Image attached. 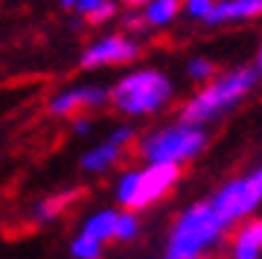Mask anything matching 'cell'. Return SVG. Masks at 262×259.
Instances as JSON below:
<instances>
[{
  "instance_id": "obj_1",
  "label": "cell",
  "mask_w": 262,
  "mask_h": 259,
  "mask_svg": "<svg viewBox=\"0 0 262 259\" xmlns=\"http://www.w3.org/2000/svg\"><path fill=\"white\" fill-rule=\"evenodd\" d=\"M259 82H262V73L256 70V64H242V67L227 70V73H215L210 82L201 84L184 102L178 120L192 122V125H210L219 117H225L233 108H239L259 88Z\"/></svg>"
},
{
  "instance_id": "obj_2",
  "label": "cell",
  "mask_w": 262,
  "mask_h": 259,
  "mask_svg": "<svg viewBox=\"0 0 262 259\" xmlns=\"http://www.w3.org/2000/svg\"><path fill=\"white\" fill-rule=\"evenodd\" d=\"M227 230L230 227L219 219L210 201L189 204L172 222L163 259H213V250L225 242Z\"/></svg>"
},
{
  "instance_id": "obj_3",
  "label": "cell",
  "mask_w": 262,
  "mask_h": 259,
  "mask_svg": "<svg viewBox=\"0 0 262 259\" xmlns=\"http://www.w3.org/2000/svg\"><path fill=\"white\" fill-rule=\"evenodd\" d=\"M175 96V84L166 73H160L155 67H140L131 70L122 79H117L108 102L125 117H151L160 114Z\"/></svg>"
},
{
  "instance_id": "obj_4",
  "label": "cell",
  "mask_w": 262,
  "mask_h": 259,
  "mask_svg": "<svg viewBox=\"0 0 262 259\" xmlns=\"http://www.w3.org/2000/svg\"><path fill=\"white\" fill-rule=\"evenodd\" d=\"M137 143V155L143 163H169V166H184L189 160H195L207 146V131L204 125L192 122H169L160 128L143 134Z\"/></svg>"
},
{
  "instance_id": "obj_5",
  "label": "cell",
  "mask_w": 262,
  "mask_h": 259,
  "mask_svg": "<svg viewBox=\"0 0 262 259\" xmlns=\"http://www.w3.org/2000/svg\"><path fill=\"white\" fill-rule=\"evenodd\" d=\"M181 181V166H169V163H143V166L125 169L117 178L114 186V198L122 210L140 213L149 210L158 201H163L166 195H172V189Z\"/></svg>"
},
{
  "instance_id": "obj_6",
  "label": "cell",
  "mask_w": 262,
  "mask_h": 259,
  "mask_svg": "<svg viewBox=\"0 0 262 259\" xmlns=\"http://www.w3.org/2000/svg\"><path fill=\"white\" fill-rule=\"evenodd\" d=\"M207 201L213 204V210L227 227H236L245 219L256 215V210L262 207V166L225 181Z\"/></svg>"
},
{
  "instance_id": "obj_7",
  "label": "cell",
  "mask_w": 262,
  "mask_h": 259,
  "mask_svg": "<svg viewBox=\"0 0 262 259\" xmlns=\"http://www.w3.org/2000/svg\"><path fill=\"white\" fill-rule=\"evenodd\" d=\"M140 56V41L128 32H111L91 41L82 53V67L96 70V67H117V64H128Z\"/></svg>"
},
{
  "instance_id": "obj_8",
  "label": "cell",
  "mask_w": 262,
  "mask_h": 259,
  "mask_svg": "<svg viewBox=\"0 0 262 259\" xmlns=\"http://www.w3.org/2000/svg\"><path fill=\"white\" fill-rule=\"evenodd\" d=\"M108 105V88L102 84H73L58 91L50 99V114L56 117H76V114H88Z\"/></svg>"
},
{
  "instance_id": "obj_9",
  "label": "cell",
  "mask_w": 262,
  "mask_h": 259,
  "mask_svg": "<svg viewBox=\"0 0 262 259\" xmlns=\"http://www.w3.org/2000/svg\"><path fill=\"white\" fill-rule=\"evenodd\" d=\"M134 140H137L134 137V128H128V125L111 131V137H105L102 143H96V146L82 158V169L91 172V175H105V172H111Z\"/></svg>"
},
{
  "instance_id": "obj_10",
  "label": "cell",
  "mask_w": 262,
  "mask_h": 259,
  "mask_svg": "<svg viewBox=\"0 0 262 259\" xmlns=\"http://www.w3.org/2000/svg\"><path fill=\"white\" fill-rule=\"evenodd\" d=\"M262 18V0H213L207 27H236Z\"/></svg>"
},
{
  "instance_id": "obj_11",
  "label": "cell",
  "mask_w": 262,
  "mask_h": 259,
  "mask_svg": "<svg viewBox=\"0 0 262 259\" xmlns=\"http://www.w3.org/2000/svg\"><path fill=\"white\" fill-rule=\"evenodd\" d=\"M230 259H262V215L245 219L233 230Z\"/></svg>"
},
{
  "instance_id": "obj_12",
  "label": "cell",
  "mask_w": 262,
  "mask_h": 259,
  "mask_svg": "<svg viewBox=\"0 0 262 259\" xmlns=\"http://www.w3.org/2000/svg\"><path fill=\"white\" fill-rule=\"evenodd\" d=\"M117 215H120V210H114V207H102V210H96V213H91L88 219L82 222V236H88V239L99 242V245H105V242H114V230H117Z\"/></svg>"
},
{
  "instance_id": "obj_13",
  "label": "cell",
  "mask_w": 262,
  "mask_h": 259,
  "mask_svg": "<svg viewBox=\"0 0 262 259\" xmlns=\"http://www.w3.org/2000/svg\"><path fill=\"white\" fill-rule=\"evenodd\" d=\"M181 15V0H149L140 12L143 29H166Z\"/></svg>"
},
{
  "instance_id": "obj_14",
  "label": "cell",
  "mask_w": 262,
  "mask_h": 259,
  "mask_svg": "<svg viewBox=\"0 0 262 259\" xmlns=\"http://www.w3.org/2000/svg\"><path fill=\"white\" fill-rule=\"evenodd\" d=\"M61 6L91 24H102L117 15V0H61Z\"/></svg>"
},
{
  "instance_id": "obj_15",
  "label": "cell",
  "mask_w": 262,
  "mask_h": 259,
  "mask_svg": "<svg viewBox=\"0 0 262 259\" xmlns=\"http://www.w3.org/2000/svg\"><path fill=\"white\" fill-rule=\"evenodd\" d=\"M76 198V189H70V192H61V195H53V198H44V201L35 204V210H32V215H35V222H53V219H58V215L64 213L67 207H70V201Z\"/></svg>"
},
{
  "instance_id": "obj_16",
  "label": "cell",
  "mask_w": 262,
  "mask_h": 259,
  "mask_svg": "<svg viewBox=\"0 0 262 259\" xmlns=\"http://www.w3.org/2000/svg\"><path fill=\"white\" fill-rule=\"evenodd\" d=\"M140 236V219L131 210H120L117 215V230H114V242H134Z\"/></svg>"
},
{
  "instance_id": "obj_17",
  "label": "cell",
  "mask_w": 262,
  "mask_h": 259,
  "mask_svg": "<svg viewBox=\"0 0 262 259\" xmlns=\"http://www.w3.org/2000/svg\"><path fill=\"white\" fill-rule=\"evenodd\" d=\"M70 256L73 259H99L102 256V245L82 236V233H76V239L70 242Z\"/></svg>"
},
{
  "instance_id": "obj_18",
  "label": "cell",
  "mask_w": 262,
  "mask_h": 259,
  "mask_svg": "<svg viewBox=\"0 0 262 259\" xmlns=\"http://www.w3.org/2000/svg\"><path fill=\"white\" fill-rule=\"evenodd\" d=\"M215 73H219V70H215V64L210 61V58H192V61L187 64L189 82H195V84H207Z\"/></svg>"
},
{
  "instance_id": "obj_19",
  "label": "cell",
  "mask_w": 262,
  "mask_h": 259,
  "mask_svg": "<svg viewBox=\"0 0 262 259\" xmlns=\"http://www.w3.org/2000/svg\"><path fill=\"white\" fill-rule=\"evenodd\" d=\"M210 9H213V0H181V12H184L189 20H198V24L207 20Z\"/></svg>"
},
{
  "instance_id": "obj_20",
  "label": "cell",
  "mask_w": 262,
  "mask_h": 259,
  "mask_svg": "<svg viewBox=\"0 0 262 259\" xmlns=\"http://www.w3.org/2000/svg\"><path fill=\"white\" fill-rule=\"evenodd\" d=\"M73 128H76V134H88V131H91V120L76 117V120H73Z\"/></svg>"
},
{
  "instance_id": "obj_21",
  "label": "cell",
  "mask_w": 262,
  "mask_h": 259,
  "mask_svg": "<svg viewBox=\"0 0 262 259\" xmlns=\"http://www.w3.org/2000/svg\"><path fill=\"white\" fill-rule=\"evenodd\" d=\"M117 3H125V6H131V9H134V6H146L149 0H117Z\"/></svg>"
},
{
  "instance_id": "obj_22",
  "label": "cell",
  "mask_w": 262,
  "mask_h": 259,
  "mask_svg": "<svg viewBox=\"0 0 262 259\" xmlns=\"http://www.w3.org/2000/svg\"><path fill=\"white\" fill-rule=\"evenodd\" d=\"M256 70L262 73V44H259V53H256Z\"/></svg>"
}]
</instances>
